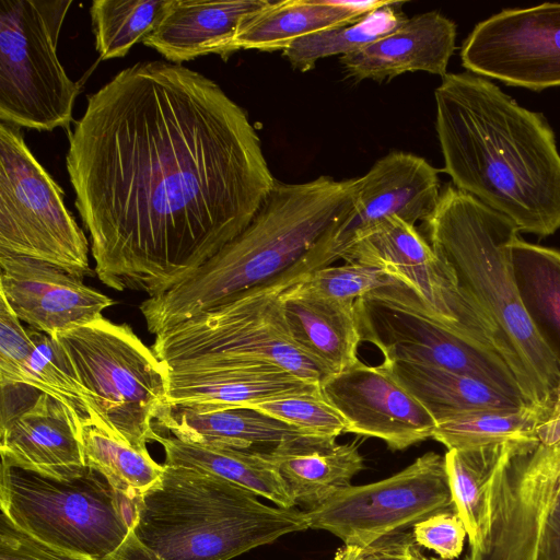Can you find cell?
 Here are the masks:
<instances>
[{"instance_id":"6da1fadb","label":"cell","mask_w":560,"mask_h":560,"mask_svg":"<svg viewBox=\"0 0 560 560\" xmlns=\"http://www.w3.org/2000/svg\"><path fill=\"white\" fill-rule=\"evenodd\" d=\"M67 172L97 278L158 296L256 215L276 184L246 110L208 77L143 61L86 100Z\"/></svg>"},{"instance_id":"7a4b0ae2","label":"cell","mask_w":560,"mask_h":560,"mask_svg":"<svg viewBox=\"0 0 560 560\" xmlns=\"http://www.w3.org/2000/svg\"><path fill=\"white\" fill-rule=\"evenodd\" d=\"M435 129L453 185L520 232L560 229V153L546 117L489 79L447 73L434 91Z\"/></svg>"},{"instance_id":"3957f363","label":"cell","mask_w":560,"mask_h":560,"mask_svg":"<svg viewBox=\"0 0 560 560\" xmlns=\"http://www.w3.org/2000/svg\"><path fill=\"white\" fill-rule=\"evenodd\" d=\"M360 183L361 177L326 175L298 184L276 180L236 237L188 279L141 303L148 330L156 335L288 273L351 202Z\"/></svg>"},{"instance_id":"277c9868","label":"cell","mask_w":560,"mask_h":560,"mask_svg":"<svg viewBox=\"0 0 560 560\" xmlns=\"http://www.w3.org/2000/svg\"><path fill=\"white\" fill-rule=\"evenodd\" d=\"M164 465L136 499V518L112 560H231L310 528L304 511L269 506L224 478Z\"/></svg>"},{"instance_id":"5b68a950","label":"cell","mask_w":560,"mask_h":560,"mask_svg":"<svg viewBox=\"0 0 560 560\" xmlns=\"http://www.w3.org/2000/svg\"><path fill=\"white\" fill-rule=\"evenodd\" d=\"M427 241L460 289L497 326L530 404L546 412L560 370L535 331L518 295L509 246L518 236L505 215L447 185L422 222Z\"/></svg>"},{"instance_id":"8992f818","label":"cell","mask_w":560,"mask_h":560,"mask_svg":"<svg viewBox=\"0 0 560 560\" xmlns=\"http://www.w3.org/2000/svg\"><path fill=\"white\" fill-rule=\"evenodd\" d=\"M0 509L16 529L74 560H112L136 518V500L89 466L57 479L1 463Z\"/></svg>"},{"instance_id":"52a82bcc","label":"cell","mask_w":560,"mask_h":560,"mask_svg":"<svg viewBox=\"0 0 560 560\" xmlns=\"http://www.w3.org/2000/svg\"><path fill=\"white\" fill-rule=\"evenodd\" d=\"M307 272L301 261L269 283L162 330L151 349L165 365L265 361L320 385L331 374L295 343L282 302V293Z\"/></svg>"},{"instance_id":"ba28073f","label":"cell","mask_w":560,"mask_h":560,"mask_svg":"<svg viewBox=\"0 0 560 560\" xmlns=\"http://www.w3.org/2000/svg\"><path fill=\"white\" fill-rule=\"evenodd\" d=\"M69 355L98 411L122 441L147 451L165 406L167 368L128 324L97 319L54 336Z\"/></svg>"},{"instance_id":"9c48e42d","label":"cell","mask_w":560,"mask_h":560,"mask_svg":"<svg viewBox=\"0 0 560 560\" xmlns=\"http://www.w3.org/2000/svg\"><path fill=\"white\" fill-rule=\"evenodd\" d=\"M70 0H0V119L38 131L68 128L81 92L57 45Z\"/></svg>"},{"instance_id":"30bf717a","label":"cell","mask_w":560,"mask_h":560,"mask_svg":"<svg viewBox=\"0 0 560 560\" xmlns=\"http://www.w3.org/2000/svg\"><path fill=\"white\" fill-rule=\"evenodd\" d=\"M560 533V446L510 442L486 492L477 544L464 560H545Z\"/></svg>"},{"instance_id":"8fae6325","label":"cell","mask_w":560,"mask_h":560,"mask_svg":"<svg viewBox=\"0 0 560 560\" xmlns=\"http://www.w3.org/2000/svg\"><path fill=\"white\" fill-rule=\"evenodd\" d=\"M354 307L361 341L374 345L383 361L421 363L468 375L533 407L501 354L448 329L402 281L357 299Z\"/></svg>"},{"instance_id":"7c38bea8","label":"cell","mask_w":560,"mask_h":560,"mask_svg":"<svg viewBox=\"0 0 560 560\" xmlns=\"http://www.w3.org/2000/svg\"><path fill=\"white\" fill-rule=\"evenodd\" d=\"M89 242L63 191L28 149L19 127L0 124V250L83 279Z\"/></svg>"},{"instance_id":"4fadbf2b","label":"cell","mask_w":560,"mask_h":560,"mask_svg":"<svg viewBox=\"0 0 560 560\" xmlns=\"http://www.w3.org/2000/svg\"><path fill=\"white\" fill-rule=\"evenodd\" d=\"M340 259L385 269L409 285L440 323L497 351L513 370L509 350L494 323L460 289L452 270L416 225L398 217L387 218L357 240Z\"/></svg>"},{"instance_id":"5bb4252c","label":"cell","mask_w":560,"mask_h":560,"mask_svg":"<svg viewBox=\"0 0 560 560\" xmlns=\"http://www.w3.org/2000/svg\"><path fill=\"white\" fill-rule=\"evenodd\" d=\"M445 510H455L445 459L429 452L392 477L351 485L305 513L310 528L327 530L345 545L368 546Z\"/></svg>"},{"instance_id":"9a60e30c","label":"cell","mask_w":560,"mask_h":560,"mask_svg":"<svg viewBox=\"0 0 560 560\" xmlns=\"http://www.w3.org/2000/svg\"><path fill=\"white\" fill-rule=\"evenodd\" d=\"M439 171L416 154L394 151L361 176L351 202L302 260L307 271L331 266L361 236L383 220L398 217L416 225L435 210Z\"/></svg>"},{"instance_id":"2e32d148","label":"cell","mask_w":560,"mask_h":560,"mask_svg":"<svg viewBox=\"0 0 560 560\" xmlns=\"http://www.w3.org/2000/svg\"><path fill=\"white\" fill-rule=\"evenodd\" d=\"M463 67L506 85L560 86V3L503 9L479 22L463 42Z\"/></svg>"},{"instance_id":"e0dca14e","label":"cell","mask_w":560,"mask_h":560,"mask_svg":"<svg viewBox=\"0 0 560 560\" xmlns=\"http://www.w3.org/2000/svg\"><path fill=\"white\" fill-rule=\"evenodd\" d=\"M320 390L346 420V432L380 439L393 451L432 438L436 425L430 412L383 362L368 365L359 360L327 376Z\"/></svg>"},{"instance_id":"ac0fdd59","label":"cell","mask_w":560,"mask_h":560,"mask_svg":"<svg viewBox=\"0 0 560 560\" xmlns=\"http://www.w3.org/2000/svg\"><path fill=\"white\" fill-rule=\"evenodd\" d=\"M0 294L13 313L54 337L103 316L115 302L54 265L0 250Z\"/></svg>"},{"instance_id":"d6986e66","label":"cell","mask_w":560,"mask_h":560,"mask_svg":"<svg viewBox=\"0 0 560 560\" xmlns=\"http://www.w3.org/2000/svg\"><path fill=\"white\" fill-rule=\"evenodd\" d=\"M165 366V406L250 407L281 396L320 392L319 384L265 361L180 362Z\"/></svg>"},{"instance_id":"ffe728a7","label":"cell","mask_w":560,"mask_h":560,"mask_svg":"<svg viewBox=\"0 0 560 560\" xmlns=\"http://www.w3.org/2000/svg\"><path fill=\"white\" fill-rule=\"evenodd\" d=\"M0 455L3 464L57 479L74 477L86 468L77 420L45 393L1 412Z\"/></svg>"},{"instance_id":"44dd1931","label":"cell","mask_w":560,"mask_h":560,"mask_svg":"<svg viewBox=\"0 0 560 560\" xmlns=\"http://www.w3.org/2000/svg\"><path fill=\"white\" fill-rule=\"evenodd\" d=\"M456 25L438 11L408 18L383 38L340 57L346 75L355 81L392 80L406 72L446 75L455 50Z\"/></svg>"},{"instance_id":"7402d4cb","label":"cell","mask_w":560,"mask_h":560,"mask_svg":"<svg viewBox=\"0 0 560 560\" xmlns=\"http://www.w3.org/2000/svg\"><path fill=\"white\" fill-rule=\"evenodd\" d=\"M268 0H166L153 31L142 40L168 62L182 65L210 54L226 60L243 21Z\"/></svg>"},{"instance_id":"603a6c76","label":"cell","mask_w":560,"mask_h":560,"mask_svg":"<svg viewBox=\"0 0 560 560\" xmlns=\"http://www.w3.org/2000/svg\"><path fill=\"white\" fill-rule=\"evenodd\" d=\"M155 425L187 443L262 453H271L284 442L307 435L248 407L164 406Z\"/></svg>"},{"instance_id":"cb8c5ba5","label":"cell","mask_w":560,"mask_h":560,"mask_svg":"<svg viewBox=\"0 0 560 560\" xmlns=\"http://www.w3.org/2000/svg\"><path fill=\"white\" fill-rule=\"evenodd\" d=\"M300 281L282 293L292 338L330 374L340 373L359 361L361 337L354 301L314 294L303 289Z\"/></svg>"},{"instance_id":"d4e9b609","label":"cell","mask_w":560,"mask_h":560,"mask_svg":"<svg viewBox=\"0 0 560 560\" xmlns=\"http://www.w3.org/2000/svg\"><path fill=\"white\" fill-rule=\"evenodd\" d=\"M387 1L284 0L268 1L248 15L234 37L233 51L284 50L294 40L357 22Z\"/></svg>"},{"instance_id":"484cf974","label":"cell","mask_w":560,"mask_h":560,"mask_svg":"<svg viewBox=\"0 0 560 560\" xmlns=\"http://www.w3.org/2000/svg\"><path fill=\"white\" fill-rule=\"evenodd\" d=\"M270 454L288 485L295 506L315 510L351 486L364 468L358 446L335 439L302 435L284 442Z\"/></svg>"},{"instance_id":"4316f807","label":"cell","mask_w":560,"mask_h":560,"mask_svg":"<svg viewBox=\"0 0 560 560\" xmlns=\"http://www.w3.org/2000/svg\"><path fill=\"white\" fill-rule=\"evenodd\" d=\"M383 363L435 421L476 410L532 407L477 378L446 369L406 361Z\"/></svg>"},{"instance_id":"83f0119b","label":"cell","mask_w":560,"mask_h":560,"mask_svg":"<svg viewBox=\"0 0 560 560\" xmlns=\"http://www.w3.org/2000/svg\"><path fill=\"white\" fill-rule=\"evenodd\" d=\"M167 465L202 470L224 478L277 506L295 508L287 482L269 453L187 443L175 436L158 435Z\"/></svg>"},{"instance_id":"f1b7e54d","label":"cell","mask_w":560,"mask_h":560,"mask_svg":"<svg viewBox=\"0 0 560 560\" xmlns=\"http://www.w3.org/2000/svg\"><path fill=\"white\" fill-rule=\"evenodd\" d=\"M509 255L522 305L560 370V250L516 236Z\"/></svg>"},{"instance_id":"f546056e","label":"cell","mask_w":560,"mask_h":560,"mask_svg":"<svg viewBox=\"0 0 560 560\" xmlns=\"http://www.w3.org/2000/svg\"><path fill=\"white\" fill-rule=\"evenodd\" d=\"M28 330L35 350L26 364L23 384L63 404L80 428L83 424L108 427L59 341L33 328Z\"/></svg>"},{"instance_id":"4dcf8cb0","label":"cell","mask_w":560,"mask_h":560,"mask_svg":"<svg viewBox=\"0 0 560 560\" xmlns=\"http://www.w3.org/2000/svg\"><path fill=\"white\" fill-rule=\"evenodd\" d=\"M80 440L85 465L101 472L131 500L162 478L164 465L158 464L148 450L132 447L105 425L83 424Z\"/></svg>"},{"instance_id":"1f68e13d","label":"cell","mask_w":560,"mask_h":560,"mask_svg":"<svg viewBox=\"0 0 560 560\" xmlns=\"http://www.w3.org/2000/svg\"><path fill=\"white\" fill-rule=\"evenodd\" d=\"M402 4L387 1L354 23L296 39L282 56L294 69L306 72L322 58L354 52L400 27L408 19L400 10Z\"/></svg>"},{"instance_id":"d6a6232c","label":"cell","mask_w":560,"mask_h":560,"mask_svg":"<svg viewBox=\"0 0 560 560\" xmlns=\"http://www.w3.org/2000/svg\"><path fill=\"white\" fill-rule=\"evenodd\" d=\"M541 418L542 411L534 407L469 411L436 421L432 439L447 450L538 441Z\"/></svg>"},{"instance_id":"836d02e7","label":"cell","mask_w":560,"mask_h":560,"mask_svg":"<svg viewBox=\"0 0 560 560\" xmlns=\"http://www.w3.org/2000/svg\"><path fill=\"white\" fill-rule=\"evenodd\" d=\"M508 443L476 448L447 450L444 459L455 512L474 547L486 516V492Z\"/></svg>"},{"instance_id":"e575fe53","label":"cell","mask_w":560,"mask_h":560,"mask_svg":"<svg viewBox=\"0 0 560 560\" xmlns=\"http://www.w3.org/2000/svg\"><path fill=\"white\" fill-rule=\"evenodd\" d=\"M166 0H94L90 15L103 60L120 58L150 34Z\"/></svg>"},{"instance_id":"d590c367","label":"cell","mask_w":560,"mask_h":560,"mask_svg":"<svg viewBox=\"0 0 560 560\" xmlns=\"http://www.w3.org/2000/svg\"><path fill=\"white\" fill-rule=\"evenodd\" d=\"M248 408L294 427L307 435L336 440L347 430L346 420L323 396L322 390L281 396Z\"/></svg>"},{"instance_id":"8d00e7d4","label":"cell","mask_w":560,"mask_h":560,"mask_svg":"<svg viewBox=\"0 0 560 560\" xmlns=\"http://www.w3.org/2000/svg\"><path fill=\"white\" fill-rule=\"evenodd\" d=\"M399 280L383 268L345 262L312 270L301 279L300 285L314 294L355 301L380 288Z\"/></svg>"},{"instance_id":"74e56055","label":"cell","mask_w":560,"mask_h":560,"mask_svg":"<svg viewBox=\"0 0 560 560\" xmlns=\"http://www.w3.org/2000/svg\"><path fill=\"white\" fill-rule=\"evenodd\" d=\"M35 342L0 294V387L23 384L26 364Z\"/></svg>"},{"instance_id":"f35d334b","label":"cell","mask_w":560,"mask_h":560,"mask_svg":"<svg viewBox=\"0 0 560 560\" xmlns=\"http://www.w3.org/2000/svg\"><path fill=\"white\" fill-rule=\"evenodd\" d=\"M415 542L436 552L443 560H454L463 551L467 536L465 525L455 510L440 511L411 527Z\"/></svg>"},{"instance_id":"ab89813d","label":"cell","mask_w":560,"mask_h":560,"mask_svg":"<svg viewBox=\"0 0 560 560\" xmlns=\"http://www.w3.org/2000/svg\"><path fill=\"white\" fill-rule=\"evenodd\" d=\"M411 529L387 535L368 546L345 545L334 560H412L419 551Z\"/></svg>"},{"instance_id":"60d3db41","label":"cell","mask_w":560,"mask_h":560,"mask_svg":"<svg viewBox=\"0 0 560 560\" xmlns=\"http://www.w3.org/2000/svg\"><path fill=\"white\" fill-rule=\"evenodd\" d=\"M0 560H74L42 546L0 514Z\"/></svg>"},{"instance_id":"b9f144b4","label":"cell","mask_w":560,"mask_h":560,"mask_svg":"<svg viewBox=\"0 0 560 560\" xmlns=\"http://www.w3.org/2000/svg\"><path fill=\"white\" fill-rule=\"evenodd\" d=\"M538 441L548 446H560V384L537 427Z\"/></svg>"},{"instance_id":"7bdbcfd3","label":"cell","mask_w":560,"mask_h":560,"mask_svg":"<svg viewBox=\"0 0 560 560\" xmlns=\"http://www.w3.org/2000/svg\"><path fill=\"white\" fill-rule=\"evenodd\" d=\"M412 560H443V559H438V558H434V557H427L424 555H422L420 552V550L416 553V556L412 558Z\"/></svg>"}]
</instances>
